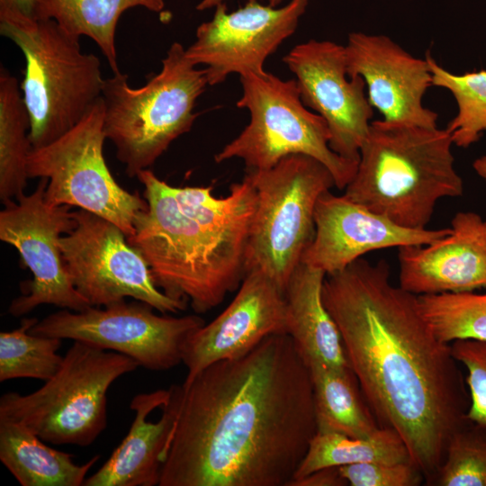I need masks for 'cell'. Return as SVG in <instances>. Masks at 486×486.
Segmentation results:
<instances>
[{
  "label": "cell",
  "instance_id": "obj_5",
  "mask_svg": "<svg viewBox=\"0 0 486 486\" xmlns=\"http://www.w3.org/2000/svg\"><path fill=\"white\" fill-rule=\"evenodd\" d=\"M207 86L205 69L197 68L177 41L170 45L160 71L144 86L132 88L121 71L105 78L104 131L128 176L148 169L192 129L199 115L194 112L196 100Z\"/></svg>",
  "mask_w": 486,
  "mask_h": 486
},
{
  "label": "cell",
  "instance_id": "obj_13",
  "mask_svg": "<svg viewBox=\"0 0 486 486\" xmlns=\"http://www.w3.org/2000/svg\"><path fill=\"white\" fill-rule=\"evenodd\" d=\"M48 179L40 178L30 194H22L0 212V239L17 249L32 280L9 305L14 317L42 304L81 311L91 305L74 287L62 256L59 239L75 226L69 206H52L45 200Z\"/></svg>",
  "mask_w": 486,
  "mask_h": 486
},
{
  "label": "cell",
  "instance_id": "obj_36",
  "mask_svg": "<svg viewBox=\"0 0 486 486\" xmlns=\"http://www.w3.org/2000/svg\"><path fill=\"white\" fill-rule=\"evenodd\" d=\"M472 166L477 175L486 181V155L476 158Z\"/></svg>",
  "mask_w": 486,
  "mask_h": 486
},
{
  "label": "cell",
  "instance_id": "obj_4",
  "mask_svg": "<svg viewBox=\"0 0 486 486\" xmlns=\"http://www.w3.org/2000/svg\"><path fill=\"white\" fill-rule=\"evenodd\" d=\"M446 129L371 122L344 195L397 225L423 230L436 202L463 194Z\"/></svg>",
  "mask_w": 486,
  "mask_h": 486
},
{
  "label": "cell",
  "instance_id": "obj_30",
  "mask_svg": "<svg viewBox=\"0 0 486 486\" xmlns=\"http://www.w3.org/2000/svg\"><path fill=\"white\" fill-rule=\"evenodd\" d=\"M429 485L486 486V432L470 422L458 429Z\"/></svg>",
  "mask_w": 486,
  "mask_h": 486
},
{
  "label": "cell",
  "instance_id": "obj_17",
  "mask_svg": "<svg viewBox=\"0 0 486 486\" xmlns=\"http://www.w3.org/2000/svg\"><path fill=\"white\" fill-rule=\"evenodd\" d=\"M345 56L348 76L364 79L369 103L382 114V120L437 127L438 114L422 102L432 86L426 58L414 57L386 35L361 32L349 33Z\"/></svg>",
  "mask_w": 486,
  "mask_h": 486
},
{
  "label": "cell",
  "instance_id": "obj_18",
  "mask_svg": "<svg viewBox=\"0 0 486 486\" xmlns=\"http://www.w3.org/2000/svg\"><path fill=\"white\" fill-rule=\"evenodd\" d=\"M315 234L302 262L330 274L364 254L382 248L427 245L451 228L416 230L395 224L343 195L326 191L314 211Z\"/></svg>",
  "mask_w": 486,
  "mask_h": 486
},
{
  "label": "cell",
  "instance_id": "obj_14",
  "mask_svg": "<svg viewBox=\"0 0 486 486\" xmlns=\"http://www.w3.org/2000/svg\"><path fill=\"white\" fill-rule=\"evenodd\" d=\"M309 0H291L282 7L248 0L229 13L225 2L215 6L212 18L201 23L195 40L185 49L194 66H203L209 86L239 76L266 72L264 64L292 35Z\"/></svg>",
  "mask_w": 486,
  "mask_h": 486
},
{
  "label": "cell",
  "instance_id": "obj_8",
  "mask_svg": "<svg viewBox=\"0 0 486 486\" xmlns=\"http://www.w3.org/2000/svg\"><path fill=\"white\" fill-rule=\"evenodd\" d=\"M239 76L242 94L236 105L249 112L250 121L215 154V162L239 158L247 171L266 170L287 156L307 155L330 171L337 188L345 189L358 163L330 148L328 124L303 104L296 80H283L266 71Z\"/></svg>",
  "mask_w": 486,
  "mask_h": 486
},
{
  "label": "cell",
  "instance_id": "obj_27",
  "mask_svg": "<svg viewBox=\"0 0 486 486\" xmlns=\"http://www.w3.org/2000/svg\"><path fill=\"white\" fill-rule=\"evenodd\" d=\"M425 58L432 86L448 90L455 99L457 113L446 129L455 146L466 148L486 131V70L457 75L441 67L429 51Z\"/></svg>",
  "mask_w": 486,
  "mask_h": 486
},
{
  "label": "cell",
  "instance_id": "obj_21",
  "mask_svg": "<svg viewBox=\"0 0 486 486\" xmlns=\"http://www.w3.org/2000/svg\"><path fill=\"white\" fill-rule=\"evenodd\" d=\"M326 273L301 262L286 290L288 335L308 367L349 366L338 328L327 310L322 289Z\"/></svg>",
  "mask_w": 486,
  "mask_h": 486
},
{
  "label": "cell",
  "instance_id": "obj_31",
  "mask_svg": "<svg viewBox=\"0 0 486 486\" xmlns=\"http://www.w3.org/2000/svg\"><path fill=\"white\" fill-rule=\"evenodd\" d=\"M451 346L454 356L467 372L470 404L466 418L486 432V342L456 340Z\"/></svg>",
  "mask_w": 486,
  "mask_h": 486
},
{
  "label": "cell",
  "instance_id": "obj_28",
  "mask_svg": "<svg viewBox=\"0 0 486 486\" xmlns=\"http://www.w3.org/2000/svg\"><path fill=\"white\" fill-rule=\"evenodd\" d=\"M36 318H23L19 328L0 333V382L16 378L48 381L59 370L64 356L57 354L58 338L30 333Z\"/></svg>",
  "mask_w": 486,
  "mask_h": 486
},
{
  "label": "cell",
  "instance_id": "obj_29",
  "mask_svg": "<svg viewBox=\"0 0 486 486\" xmlns=\"http://www.w3.org/2000/svg\"><path fill=\"white\" fill-rule=\"evenodd\" d=\"M420 312L442 342H486V292H444L417 295Z\"/></svg>",
  "mask_w": 486,
  "mask_h": 486
},
{
  "label": "cell",
  "instance_id": "obj_35",
  "mask_svg": "<svg viewBox=\"0 0 486 486\" xmlns=\"http://www.w3.org/2000/svg\"><path fill=\"white\" fill-rule=\"evenodd\" d=\"M225 0H202L196 6L198 11H203L215 7L217 4L223 3ZM283 0H268V4L273 7H278Z\"/></svg>",
  "mask_w": 486,
  "mask_h": 486
},
{
  "label": "cell",
  "instance_id": "obj_11",
  "mask_svg": "<svg viewBox=\"0 0 486 486\" xmlns=\"http://www.w3.org/2000/svg\"><path fill=\"white\" fill-rule=\"evenodd\" d=\"M73 217L75 226L60 238L59 247L74 287L91 306L130 297L161 313L186 309V302L167 296L156 285L145 257L120 227L82 209Z\"/></svg>",
  "mask_w": 486,
  "mask_h": 486
},
{
  "label": "cell",
  "instance_id": "obj_7",
  "mask_svg": "<svg viewBox=\"0 0 486 486\" xmlns=\"http://www.w3.org/2000/svg\"><path fill=\"white\" fill-rule=\"evenodd\" d=\"M57 374L35 392L0 398V420L20 423L43 441L86 447L107 425V392L139 364L123 354L74 341Z\"/></svg>",
  "mask_w": 486,
  "mask_h": 486
},
{
  "label": "cell",
  "instance_id": "obj_33",
  "mask_svg": "<svg viewBox=\"0 0 486 486\" xmlns=\"http://www.w3.org/2000/svg\"><path fill=\"white\" fill-rule=\"evenodd\" d=\"M348 485L342 477L339 467H327L294 481L291 486H344Z\"/></svg>",
  "mask_w": 486,
  "mask_h": 486
},
{
  "label": "cell",
  "instance_id": "obj_2",
  "mask_svg": "<svg viewBox=\"0 0 486 486\" xmlns=\"http://www.w3.org/2000/svg\"><path fill=\"white\" fill-rule=\"evenodd\" d=\"M322 298L376 420L398 432L429 485L450 438L469 422L451 344L434 335L418 296L392 283L385 260L361 257L327 274Z\"/></svg>",
  "mask_w": 486,
  "mask_h": 486
},
{
  "label": "cell",
  "instance_id": "obj_32",
  "mask_svg": "<svg viewBox=\"0 0 486 486\" xmlns=\"http://www.w3.org/2000/svg\"><path fill=\"white\" fill-rule=\"evenodd\" d=\"M339 471L351 486H417L425 481L412 462L356 464Z\"/></svg>",
  "mask_w": 486,
  "mask_h": 486
},
{
  "label": "cell",
  "instance_id": "obj_25",
  "mask_svg": "<svg viewBox=\"0 0 486 486\" xmlns=\"http://www.w3.org/2000/svg\"><path fill=\"white\" fill-rule=\"evenodd\" d=\"M375 462H412L404 441L394 429L381 427L367 437L317 430L292 482L327 467Z\"/></svg>",
  "mask_w": 486,
  "mask_h": 486
},
{
  "label": "cell",
  "instance_id": "obj_23",
  "mask_svg": "<svg viewBox=\"0 0 486 486\" xmlns=\"http://www.w3.org/2000/svg\"><path fill=\"white\" fill-rule=\"evenodd\" d=\"M310 371L317 430L367 437L381 426L368 406L350 366L323 365Z\"/></svg>",
  "mask_w": 486,
  "mask_h": 486
},
{
  "label": "cell",
  "instance_id": "obj_22",
  "mask_svg": "<svg viewBox=\"0 0 486 486\" xmlns=\"http://www.w3.org/2000/svg\"><path fill=\"white\" fill-rule=\"evenodd\" d=\"M76 464L73 455L45 444L27 427L0 420V460L22 486H80L99 460Z\"/></svg>",
  "mask_w": 486,
  "mask_h": 486
},
{
  "label": "cell",
  "instance_id": "obj_16",
  "mask_svg": "<svg viewBox=\"0 0 486 486\" xmlns=\"http://www.w3.org/2000/svg\"><path fill=\"white\" fill-rule=\"evenodd\" d=\"M274 334H288L284 292L260 270L247 273L229 306L185 341L182 363L188 384L218 361L239 357Z\"/></svg>",
  "mask_w": 486,
  "mask_h": 486
},
{
  "label": "cell",
  "instance_id": "obj_12",
  "mask_svg": "<svg viewBox=\"0 0 486 486\" xmlns=\"http://www.w3.org/2000/svg\"><path fill=\"white\" fill-rule=\"evenodd\" d=\"M151 305L125 300L81 311L62 309L32 327L34 335L72 339L112 350L152 371L172 369L182 362L185 341L204 325L198 315H157Z\"/></svg>",
  "mask_w": 486,
  "mask_h": 486
},
{
  "label": "cell",
  "instance_id": "obj_1",
  "mask_svg": "<svg viewBox=\"0 0 486 486\" xmlns=\"http://www.w3.org/2000/svg\"><path fill=\"white\" fill-rule=\"evenodd\" d=\"M181 385L158 486H290L318 428L310 371L288 334Z\"/></svg>",
  "mask_w": 486,
  "mask_h": 486
},
{
  "label": "cell",
  "instance_id": "obj_3",
  "mask_svg": "<svg viewBox=\"0 0 486 486\" xmlns=\"http://www.w3.org/2000/svg\"><path fill=\"white\" fill-rule=\"evenodd\" d=\"M147 208L134 220L130 245L145 257L156 285L205 313L246 275V253L256 194L245 176L225 197L213 186H172L151 170L136 176Z\"/></svg>",
  "mask_w": 486,
  "mask_h": 486
},
{
  "label": "cell",
  "instance_id": "obj_19",
  "mask_svg": "<svg viewBox=\"0 0 486 486\" xmlns=\"http://www.w3.org/2000/svg\"><path fill=\"white\" fill-rule=\"evenodd\" d=\"M451 231L427 245L399 248L400 286L415 295L486 288V223L472 212H457Z\"/></svg>",
  "mask_w": 486,
  "mask_h": 486
},
{
  "label": "cell",
  "instance_id": "obj_6",
  "mask_svg": "<svg viewBox=\"0 0 486 486\" xmlns=\"http://www.w3.org/2000/svg\"><path fill=\"white\" fill-rule=\"evenodd\" d=\"M0 33L24 56L21 89L29 138L32 148L43 147L76 126L102 97L100 59L83 52L79 37L52 19H0Z\"/></svg>",
  "mask_w": 486,
  "mask_h": 486
},
{
  "label": "cell",
  "instance_id": "obj_26",
  "mask_svg": "<svg viewBox=\"0 0 486 486\" xmlns=\"http://www.w3.org/2000/svg\"><path fill=\"white\" fill-rule=\"evenodd\" d=\"M30 117L15 76L0 68V199L5 205L24 194L32 144Z\"/></svg>",
  "mask_w": 486,
  "mask_h": 486
},
{
  "label": "cell",
  "instance_id": "obj_20",
  "mask_svg": "<svg viewBox=\"0 0 486 486\" xmlns=\"http://www.w3.org/2000/svg\"><path fill=\"white\" fill-rule=\"evenodd\" d=\"M182 385L135 395L130 430L107 461L84 486H155L159 484L163 454L173 430Z\"/></svg>",
  "mask_w": 486,
  "mask_h": 486
},
{
  "label": "cell",
  "instance_id": "obj_9",
  "mask_svg": "<svg viewBox=\"0 0 486 486\" xmlns=\"http://www.w3.org/2000/svg\"><path fill=\"white\" fill-rule=\"evenodd\" d=\"M246 176L256 194L246 272L260 270L285 293L313 240L317 201L335 186L334 177L319 160L302 154L287 156L269 169L247 171Z\"/></svg>",
  "mask_w": 486,
  "mask_h": 486
},
{
  "label": "cell",
  "instance_id": "obj_24",
  "mask_svg": "<svg viewBox=\"0 0 486 486\" xmlns=\"http://www.w3.org/2000/svg\"><path fill=\"white\" fill-rule=\"evenodd\" d=\"M141 6L160 13L164 0H36V19H52L67 32L93 40L105 57L112 74L120 72L115 32L121 15Z\"/></svg>",
  "mask_w": 486,
  "mask_h": 486
},
{
  "label": "cell",
  "instance_id": "obj_34",
  "mask_svg": "<svg viewBox=\"0 0 486 486\" xmlns=\"http://www.w3.org/2000/svg\"><path fill=\"white\" fill-rule=\"evenodd\" d=\"M36 19V0H0V19Z\"/></svg>",
  "mask_w": 486,
  "mask_h": 486
},
{
  "label": "cell",
  "instance_id": "obj_10",
  "mask_svg": "<svg viewBox=\"0 0 486 486\" xmlns=\"http://www.w3.org/2000/svg\"><path fill=\"white\" fill-rule=\"evenodd\" d=\"M105 140L101 97L64 135L43 147L32 148L27 175L48 179L45 200L50 205L74 206L94 213L116 224L128 238L147 202L115 181L104 156Z\"/></svg>",
  "mask_w": 486,
  "mask_h": 486
},
{
  "label": "cell",
  "instance_id": "obj_15",
  "mask_svg": "<svg viewBox=\"0 0 486 486\" xmlns=\"http://www.w3.org/2000/svg\"><path fill=\"white\" fill-rule=\"evenodd\" d=\"M283 61L296 76L303 104L327 122L330 148L358 163L374 110L364 79L347 75L345 46L310 40L292 48Z\"/></svg>",
  "mask_w": 486,
  "mask_h": 486
},
{
  "label": "cell",
  "instance_id": "obj_37",
  "mask_svg": "<svg viewBox=\"0 0 486 486\" xmlns=\"http://www.w3.org/2000/svg\"><path fill=\"white\" fill-rule=\"evenodd\" d=\"M485 223H486V220H485Z\"/></svg>",
  "mask_w": 486,
  "mask_h": 486
}]
</instances>
